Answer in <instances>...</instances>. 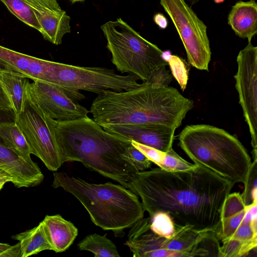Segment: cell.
I'll return each mask as SVG.
<instances>
[{
  "label": "cell",
  "mask_w": 257,
  "mask_h": 257,
  "mask_svg": "<svg viewBox=\"0 0 257 257\" xmlns=\"http://www.w3.org/2000/svg\"><path fill=\"white\" fill-rule=\"evenodd\" d=\"M57 134L64 163L80 162L126 188L139 171L130 157L131 140L106 132L88 116L58 121Z\"/></svg>",
  "instance_id": "cell-3"
},
{
  "label": "cell",
  "mask_w": 257,
  "mask_h": 257,
  "mask_svg": "<svg viewBox=\"0 0 257 257\" xmlns=\"http://www.w3.org/2000/svg\"><path fill=\"white\" fill-rule=\"evenodd\" d=\"M53 177V187L71 194L95 225L112 231L116 236L123 235L124 229L144 216L145 210L138 195L120 184L91 183L65 172L54 173Z\"/></svg>",
  "instance_id": "cell-4"
},
{
  "label": "cell",
  "mask_w": 257,
  "mask_h": 257,
  "mask_svg": "<svg viewBox=\"0 0 257 257\" xmlns=\"http://www.w3.org/2000/svg\"><path fill=\"white\" fill-rule=\"evenodd\" d=\"M30 5L35 8H45L54 10H62L57 0H25Z\"/></svg>",
  "instance_id": "cell-32"
},
{
  "label": "cell",
  "mask_w": 257,
  "mask_h": 257,
  "mask_svg": "<svg viewBox=\"0 0 257 257\" xmlns=\"http://www.w3.org/2000/svg\"><path fill=\"white\" fill-rule=\"evenodd\" d=\"M0 169L7 173L17 188L34 187L44 179L36 163L0 143Z\"/></svg>",
  "instance_id": "cell-14"
},
{
  "label": "cell",
  "mask_w": 257,
  "mask_h": 257,
  "mask_svg": "<svg viewBox=\"0 0 257 257\" xmlns=\"http://www.w3.org/2000/svg\"><path fill=\"white\" fill-rule=\"evenodd\" d=\"M234 185L198 165L186 171L159 167L138 171L126 184L140 197L149 216L165 212L176 224L213 232L220 224L222 206Z\"/></svg>",
  "instance_id": "cell-1"
},
{
  "label": "cell",
  "mask_w": 257,
  "mask_h": 257,
  "mask_svg": "<svg viewBox=\"0 0 257 257\" xmlns=\"http://www.w3.org/2000/svg\"><path fill=\"white\" fill-rule=\"evenodd\" d=\"M178 140L194 164L234 184L245 181L251 158L238 139L224 130L205 124L187 125Z\"/></svg>",
  "instance_id": "cell-5"
},
{
  "label": "cell",
  "mask_w": 257,
  "mask_h": 257,
  "mask_svg": "<svg viewBox=\"0 0 257 257\" xmlns=\"http://www.w3.org/2000/svg\"><path fill=\"white\" fill-rule=\"evenodd\" d=\"M167 61L173 76L180 85L182 89L184 90L188 80V71L184 62L179 57L171 55H169V59Z\"/></svg>",
  "instance_id": "cell-29"
},
{
  "label": "cell",
  "mask_w": 257,
  "mask_h": 257,
  "mask_svg": "<svg viewBox=\"0 0 257 257\" xmlns=\"http://www.w3.org/2000/svg\"><path fill=\"white\" fill-rule=\"evenodd\" d=\"M127 237L124 244L134 257H163V250L179 257L218 256L220 245L214 233L189 225L176 224L174 236L167 238L152 232L149 218H143L131 227Z\"/></svg>",
  "instance_id": "cell-7"
},
{
  "label": "cell",
  "mask_w": 257,
  "mask_h": 257,
  "mask_svg": "<svg viewBox=\"0 0 257 257\" xmlns=\"http://www.w3.org/2000/svg\"><path fill=\"white\" fill-rule=\"evenodd\" d=\"M15 122L24 136L32 154L46 167L57 171L64 163L57 134L58 121L44 113L27 96Z\"/></svg>",
  "instance_id": "cell-8"
},
{
  "label": "cell",
  "mask_w": 257,
  "mask_h": 257,
  "mask_svg": "<svg viewBox=\"0 0 257 257\" xmlns=\"http://www.w3.org/2000/svg\"><path fill=\"white\" fill-rule=\"evenodd\" d=\"M257 160H253L247 177L244 182V190L241 194L245 206L257 203Z\"/></svg>",
  "instance_id": "cell-28"
},
{
  "label": "cell",
  "mask_w": 257,
  "mask_h": 257,
  "mask_svg": "<svg viewBox=\"0 0 257 257\" xmlns=\"http://www.w3.org/2000/svg\"><path fill=\"white\" fill-rule=\"evenodd\" d=\"M0 257H21L20 243L13 245L0 243Z\"/></svg>",
  "instance_id": "cell-31"
},
{
  "label": "cell",
  "mask_w": 257,
  "mask_h": 257,
  "mask_svg": "<svg viewBox=\"0 0 257 257\" xmlns=\"http://www.w3.org/2000/svg\"><path fill=\"white\" fill-rule=\"evenodd\" d=\"M149 217L150 227L152 232L167 238L174 236L176 224L168 213L159 211Z\"/></svg>",
  "instance_id": "cell-26"
},
{
  "label": "cell",
  "mask_w": 257,
  "mask_h": 257,
  "mask_svg": "<svg viewBox=\"0 0 257 257\" xmlns=\"http://www.w3.org/2000/svg\"><path fill=\"white\" fill-rule=\"evenodd\" d=\"M216 4H221L223 3L225 0H213Z\"/></svg>",
  "instance_id": "cell-39"
},
{
  "label": "cell",
  "mask_w": 257,
  "mask_h": 257,
  "mask_svg": "<svg viewBox=\"0 0 257 257\" xmlns=\"http://www.w3.org/2000/svg\"><path fill=\"white\" fill-rule=\"evenodd\" d=\"M131 143L162 170L180 171L189 168V163L181 157L173 149L165 153L134 141H131Z\"/></svg>",
  "instance_id": "cell-22"
},
{
  "label": "cell",
  "mask_w": 257,
  "mask_h": 257,
  "mask_svg": "<svg viewBox=\"0 0 257 257\" xmlns=\"http://www.w3.org/2000/svg\"><path fill=\"white\" fill-rule=\"evenodd\" d=\"M0 61L33 81H52L55 62L29 56L1 45Z\"/></svg>",
  "instance_id": "cell-15"
},
{
  "label": "cell",
  "mask_w": 257,
  "mask_h": 257,
  "mask_svg": "<svg viewBox=\"0 0 257 257\" xmlns=\"http://www.w3.org/2000/svg\"><path fill=\"white\" fill-rule=\"evenodd\" d=\"M80 250L92 252L95 257H120L115 244L106 237L93 233L87 235L78 244Z\"/></svg>",
  "instance_id": "cell-24"
},
{
  "label": "cell",
  "mask_w": 257,
  "mask_h": 257,
  "mask_svg": "<svg viewBox=\"0 0 257 257\" xmlns=\"http://www.w3.org/2000/svg\"><path fill=\"white\" fill-rule=\"evenodd\" d=\"M228 24L235 34L250 42L257 33V4L254 0L239 1L232 7Z\"/></svg>",
  "instance_id": "cell-18"
},
{
  "label": "cell",
  "mask_w": 257,
  "mask_h": 257,
  "mask_svg": "<svg viewBox=\"0 0 257 257\" xmlns=\"http://www.w3.org/2000/svg\"><path fill=\"white\" fill-rule=\"evenodd\" d=\"M236 61L235 88L251 136L253 159L257 160V47L248 42L239 51Z\"/></svg>",
  "instance_id": "cell-12"
},
{
  "label": "cell",
  "mask_w": 257,
  "mask_h": 257,
  "mask_svg": "<svg viewBox=\"0 0 257 257\" xmlns=\"http://www.w3.org/2000/svg\"><path fill=\"white\" fill-rule=\"evenodd\" d=\"M12 238L19 241L21 257L53 250L42 221L34 228L13 235Z\"/></svg>",
  "instance_id": "cell-21"
},
{
  "label": "cell",
  "mask_w": 257,
  "mask_h": 257,
  "mask_svg": "<svg viewBox=\"0 0 257 257\" xmlns=\"http://www.w3.org/2000/svg\"><path fill=\"white\" fill-rule=\"evenodd\" d=\"M133 74H117L113 69L100 67H83L55 63L52 82L75 89L100 94L110 90L126 91L136 88L141 84Z\"/></svg>",
  "instance_id": "cell-10"
},
{
  "label": "cell",
  "mask_w": 257,
  "mask_h": 257,
  "mask_svg": "<svg viewBox=\"0 0 257 257\" xmlns=\"http://www.w3.org/2000/svg\"><path fill=\"white\" fill-rule=\"evenodd\" d=\"M28 97L51 118L69 121L88 116L85 107L76 101L85 98L79 90L37 79L26 85Z\"/></svg>",
  "instance_id": "cell-11"
},
{
  "label": "cell",
  "mask_w": 257,
  "mask_h": 257,
  "mask_svg": "<svg viewBox=\"0 0 257 257\" xmlns=\"http://www.w3.org/2000/svg\"><path fill=\"white\" fill-rule=\"evenodd\" d=\"M222 243L219 248L218 257L249 256L251 251L256 250L257 245L235 238H229Z\"/></svg>",
  "instance_id": "cell-27"
},
{
  "label": "cell",
  "mask_w": 257,
  "mask_h": 257,
  "mask_svg": "<svg viewBox=\"0 0 257 257\" xmlns=\"http://www.w3.org/2000/svg\"><path fill=\"white\" fill-rule=\"evenodd\" d=\"M153 20L156 24L162 29H165L168 27V20L164 15L161 13L155 14L154 16Z\"/></svg>",
  "instance_id": "cell-35"
},
{
  "label": "cell",
  "mask_w": 257,
  "mask_h": 257,
  "mask_svg": "<svg viewBox=\"0 0 257 257\" xmlns=\"http://www.w3.org/2000/svg\"><path fill=\"white\" fill-rule=\"evenodd\" d=\"M111 54V62L121 73L137 76L143 82L168 86L172 76L164 52L141 36L121 18L101 26Z\"/></svg>",
  "instance_id": "cell-6"
},
{
  "label": "cell",
  "mask_w": 257,
  "mask_h": 257,
  "mask_svg": "<svg viewBox=\"0 0 257 257\" xmlns=\"http://www.w3.org/2000/svg\"><path fill=\"white\" fill-rule=\"evenodd\" d=\"M0 139L5 146L27 159H31V149L15 121L0 123Z\"/></svg>",
  "instance_id": "cell-23"
},
{
  "label": "cell",
  "mask_w": 257,
  "mask_h": 257,
  "mask_svg": "<svg viewBox=\"0 0 257 257\" xmlns=\"http://www.w3.org/2000/svg\"><path fill=\"white\" fill-rule=\"evenodd\" d=\"M193 106L192 100L175 88L143 82L131 90H108L99 94L93 100L89 112L102 127L157 123L176 129Z\"/></svg>",
  "instance_id": "cell-2"
},
{
  "label": "cell",
  "mask_w": 257,
  "mask_h": 257,
  "mask_svg": "<svg viewBox=\"0 0 257 257\" xmlns=\"http://www.w3.org/2000/svg\"><path fill=\"white\" fill-rule=\"evenodd\" d=\"M106 132L166 153L172 149L175 128L157 123L104 126Z\"/></svg>",
  "instance_id": "cell-13"
},
{
  "label": "cell",
  "mask_w": 257,
  "mask_h": 257,
  "mask_svg": "<svg viewBox=\"0 0 257 257\" xmlns=\"http://www.w3.org/2000/svg\"><path fill=\"white\" fill-rule=\"evenodd\" d=\"M7 182H11L10 176L3 170L0 169V190Z\"/></svg>",
  "instance_id": "cell-36"
},
{
  "label": "cell",
  "mask_w": 257,
  "mask_h": 257,
  "mask_svg": "<svg viewBox=\"0 0 257 257\" xmlns=\"http://www.w3.org/2000/svg\"><path fill=\"white\" fill-rule=\"evenodd\" d=\"M8 10L27 25L41 31V26L32 6L25 0H1Z\"/></svg>",
  "instance_id": "cell-25"
},
{
  "label": "cell",
  "mask_w": 257,
  "mask_h": 257,
  "mask_svg": "<svg viewBox=\"0 0 257 257\" xmlns=\"http://www.w3.org/2000/svg\"><path fill=\"white\" fill-rule=\"evenodd\" d=\"M84 0H70V1L72 3H74L75 2H82V1H84Z\"/></svg>",
  "instance_id": "cell-40"
},
{
  "label": "cell",
  "mask_w": 257,
  "mask_h": 257,
  "mask_svg": "<svg viewBox=\"0 0 257 257\" xmlns=\"http://www.w3.org/2000/svg\"><path fill=\"white\" fill-rule=\"evenodd\" d=\"M174 24L187 53L188 62L208 71L211 53L207 27L185 0H160Z\"/></svg>",
  "instance_id": "cell-9"
},
{
  "label": "cell",
  "mask_w": 257,
  "mask_h": 257,
  "mask_svg": "<svg viewBox=\"0 0 257 257\" xmlns=\"http://www.w3.org/2000/svg\"><path fill=\"white\" fill-rule=\"evenodd\" d=\"M41 26L40 33L44 39L58 45L63 36L70 33V18L66 12L45 8L32 7Z\"/></svg>",
  "instance_id": "cell-17"
},
{
  "label": "cell",
  "mask_w": 257,
  "mask_h": 257,
  "mask_svg": "<svg viewBox=\"0 0 257 257\" xmlns=\"http://www.w3.org/2000/svg\"><path fill=\"white\" fill-rule=\"evenodd\" d=\"M53 251L62 252L73 243L78 235L77 228L60 215H46L42 220Z\"/></svg>",
  "instance_id": "cell-19"
},
{
  "label": "cell",
  "mask_w": 257,
  "mask_h": 257,
  "mask_svg": "<svg viewBox=\"0 0 257 257\" xmlns=\"http://www.w3.org/2000/svg\"><path fill=\"white\" fill-rule=\"evenodd\" d=\"M12 109L10 101L0 81V109L9 110Z\"/></svg>",
  "instance_id": "cell-33"
},
{
  "label": "cell",
  "mask_w": 257,
  "mask_h": 257,
  "mask_svg": "<svg viewBox=\"0 0 257 257\" xmlns=\"http://www.w3.org/2000/svg\"><path fill=\"white\" fill-rule=\"evenodd\" d=\"M128 153L132 163L139 171H145L151 167L152 162L132 144L128 148Z\"/></svg>",
  "instance_id": "cell-30"
},
{
  "label": "cell",
  "mask_w": 257,
  "mask_h": 257,
  "mask_svg": "<svg viewBox=\"0 0 257 257\" xmlns=\"http://www.w3.org/2000/svg\"><path fill=\"white\" fill-rule=\"evenodd\" d=\"M15 118L16 114L12 109L9 110L0 109V123L4 122L15 121ZM0 143L3 144L1 139Z\"/></svg>",
  "instance_id": "cell-34"
},
{
  "label": "cell",
  "mask_w": 257,
  "mask_h": 257,
  "mask_svg": "<svg viewBox=\"0 0 257 257\" xmlns=\"http://www.w3.org/2000/svg\"><path fill=\"white\" fill-rule=\"evenodd\" d=\"M0 81L10 101L16 115L22 110L26 99V85L28 78L13 68L0 69Z\"/></svg>",
  "instance_id": "cell-20"
},
{
  "label": "cell",
  "mask_w": 257,
  "mask_h": 257,
  "mask_svg": "<svg viewBox=\"0 0 257 257\" xmlns=\"http://www.w3.org/2000/svg\"><path fill=\"white\" fill-rule=\"evenodd\" d=\"M247 209L241 194L228 195L222 207L220 224L213 232L219 241L222 242L232 236L243 221Z\"/></svg>",
  "instance_id": "cell-16"
},
{
  "label": "cell",
  "mask_w": 257,
  "mask_h": 257,
  "mask_svg": "<svg viewBox=\"0 0 257 257\" xmlns=\"http://www.w3.org/2000/svg\"><path fill=\"white\" fill-rule=\"evenodd\" d=\"M7 67H9V66H8L7 65H6V64L4 63L3 62L0 61V69H1L2 68H3Z\"/></svg>",
  "instance_id": "cell-37"
},
{
  "label": "cell",
  "mask_w": 257,
  "mask_h": 257,
  "mask_svg": "<svg viewBox=\"0 0 257 257\" xmlns=\"http://www.w3.org/2000/svg\"><path fill=\"white\" fill-rule=\"evenodd\" d=\"M188 1L190 3V5L192 6V5H194L196 3H197L200 0H188Z\"/></svg>",
  "instance_id": "cell-38"
}]
</instances>
